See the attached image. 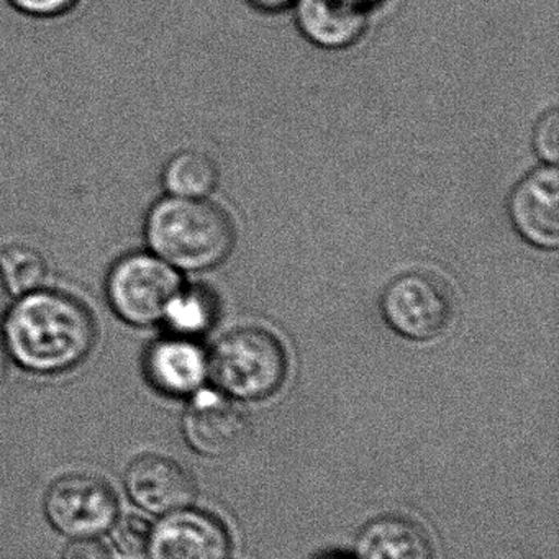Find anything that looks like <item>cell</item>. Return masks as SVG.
Masks as SVG:
<instances>
[{"mask_svg":"<svg viewBox=\"0 0 559 559\" xmlns=\"http://www.w3.org/2000/svg\"><path fill=\"white\" fill-rule=\"evenodd\" d=\"M0 325L11 358L38 374L76 368L96 345V320L90 307L57 287L12 299Z\"/></svg>","mask_w":559,"mask_h":559,"instance_id":"cell-1","label":"cell"},{"mask_svg":"<svg viewBox=\"0 0 559 559\" xmlns=\"http://www.w3.org/2000/svg\"><path fill=\"white\" fill-rule=\"evenodd\" d=\"M146 250L179 273H204L225 263L235 247V227L209 199L163 194L143 218Z\"/></svg>","mask_w":559,"mask_h":559,"instance_id":"cell-2","label":"cell"},{"mask_svg":"<svg viewBox=\"0 0 559 559\" xmlns=\"http://www.w3.org/2000/svg\"><path fill=\"white\" fill-rule=\"evenodd\" d=\"M286 376V348L261 326L225 333L209 353V378L234 401H266L283 388Z\"/></svg>","mask_w":559,"mask_h":559,"instance_id":"cell-3","label":"cell"},{"mask_svg":"<svg viewBox=\"0 0 559 559\" xmlns=\"http://www.w3.org/2000/svg\"><path fill=\"white\" fill-rule=\"evenodd\" d=\"M185 277L152 251L132 250L120 254L104 280V294L110 310L132 326L162 323L169 299Z\"/></svg>","mask_w":559,"mask_h":559,"instance_id":"cell-4","label":"cell"},{"mask_svg":"<svg viewBox=\"0 0 559 559\" xmlns=\"http://www.w3.org/2000/svg\"><path fill=\"white\" fill-rule=\"evenodd\" d=\"M45 515L55 530L71 538H96L119 519L116 490L90 474H70L51 484Z\"/></svg>","mask_w":559,"mask_h":559,"instance_id":"cell-5","label":"cell"},{"mask_svg":"<svg viewBox=\"0 0 559 559\" xmlns=\"http://www.w3.org/2000/svg\"><path fill=\"white\" fill-rule=\"evenodd\" d=\"M381 313L392 332L411 342H430L447 330L451 300L427 274L395 277L381 297Z\"/></svg>","mask_w":559,"mask_h":559,"instance_id":"cell-6","label":"cell"},{"mask_svg":"<svg viewBox=\"0 0 559 559\" xmlns=\"http://www.w3.org/2000/svg\"><path fill=\"white\" fill-rule=\"evenodd\" d=\"M182 437L195 453L225 457L240 450L250 433L247 415L221 391L192 394L181 421Z\"/></svg>","mask_w":559,"mask_h":559,"instance_id":"cell-7","label":"cell"},{"mask_svg":"<svg viewBox=\"0 0 559 559\" xmlns=\"http://www.w3.org/2000/svg\"><path fill=\"white\" fill-rule=\"evenodd\" d=\"M509 217L516 234L538 250L559 247V175L543 166L526 175L509 199Z\"/></svg>","mask_w":559,"mask_h":559,"instance_id":"cell-8","label":"cell"},{"mask_svg":"<svg viewBox=\"0 0 559 559\" xmlns=\"http://www.w3.org/2000/svg\"><path fill=\"white\" fill-rule=\"evenodd\" d=\"M231 539L217 516L189 509L169 513L153 528L150 559H228Z\"/></svg>","mask_w":559,"mask_h":559,"instance_id":"cell-9","label":"cell"},{"mask_svg":"<svg viewBox=\"0 0 559 559\" xmlns=\"http://www.w3.org/2000/svg\"><path fill=\"white\" fill-rule=\"evenodd\" d=\"M126 489L135 506L158 516L189 509L198 492L191 473L171 457L159 454L136 457L130 464Z\"/></svg>","mask_w":559,"mask_h":559,"instance_id":"cell-10","label":"cell"},{"mask_svg":"<svg viewBox=\"0 0 559 559\" xmlns=\"http://www.w3.org/2000/svg\"><path fill=\"white\" fill-rule=\"evenodd\" d=\"M145 372L156 391L171 397H188L204 385L209 376V353L198 340L166 333L150 345Z\"/></svg>","mask_w":559,"mask_h":559,"instance_id":"cell-11","label":"cell"},{"mask_svg":"<svg viewBox=\"0 0 559 559\" xmlns=\"http://www.w3.org/2000/svg\"><path fill=\"white\" fill-rule=\"evenodd\" d=\"M300 34L317 47L343 50L365 34L368 11L348 0H296Z\"/></svg>","mask_w":559,"mask_h":559,"instance_id":"cell-12","label":"cell"},{"mask_svg":"<svg viewBox=\"0 0 559 559\" xmlns=\"http://www.w3.org/2000/svg\"><path fill=\"white\" fill-rule=\"evenodd\" d=\"M353 559H435L427 533L405 516H378L359 530Z\"/></svg>","mask_w":559,"mask_h":559,"instance_id":"cell-13","label":"cell"},{"mask_svg":"<svg viewBox=\"0 0 559 559\" xmlns=\"http://www.w3.org/2000/svg\"><path fill=\"white\" fill-rule=\"evenodd\" d=\"M217 313V297L207 286L182 283L169 299L162 323L171 335L198 340L214 326Z\"/></svg>","mask_w":559,"mask_h":559,"instance_id":"cell-14","label":"cell"},{"mask_svg":"<svg viewBox=\"0 0 559 559\" xmlns=\"http://www.w3.org/2000/svg\"><path fill=\"white\" fill-rule=\"evenodd\" d=\"M218 185V168L211 156L199 150L175 153L163 166L165 195L179 199H209Z\"/></svg>","mask_w":559,"mask_h":559,"instance_id":"cell-15","label":"cell"},{"mask_svg":"<svg viewBox=\"0 0 559 559\" xmlns=\"http://www.w3.org/2000/svg\"><path fill=\"white\" fill-rule=\"evenodd\" d=\"M48 273L47 258L32 245L11 243L0 251V277L12 299L47 286Z\"/></svg>","mask_w":559,"mask_h":559,"instance_id":"cell-16","label":"cell"},{"mask_svg":"<svg viewBox=\"0 0 559 559\" xmlns=\"http://www.w3.org/2000/svg\"><path fill=\"white\" fill-rule=\"evenodd\" d=\"M109 532L114 546L120 555L127 558H140L148 552L153 526L143 516L130 513L122 519H117Z\"/></svg>","mask_w":559,"mask_h":559,"instance_id":"cell-17","label":"cell"},{"mask_svg":"<svg viewBox=\"0 0 559 559\" xmlns=\"http://www.w3.org/2000/svg\"><path fill=\"white\" fill-rule=\"evenodd\" d=\"M533 148L546 166L558 165L559 158V114L552 109L536 122L533 130Z\"/></svg>","mask_w":559,"mask_h":559,"instance_id":"cell-18","label":"cell"},{"mask_svg":"<svg viewBox=\"0 0 559 559\" xmlns=\"http://www.w3.org/2000/svg\"><path fill=\"white\" fill-rule=\"evenodd\" d=\"M14 11L37 21H53L71 14L81 0H8Z\"/></svg>","mask_w":559,"mask_h":559,"instance_id":"cell-19","label":"cell"},{"mask_svg":"<svg viewBox=\"0 0 559 559\" xmlns=\"http://www.w3.org/2000/svg\"><path fill=\"white\" fill-rule=\"evenodd\" d=\"M61 559H114L110 549L96 538H74Z\"/></svg>","mask_w":559,"mask_h":559,"instance_id":"cell-20","label":"cell"},{"mask_svg":"<svg viewBox=\"0 0 559 559\" xmlns=\"http://www.w3.org/2000/svg\"><path fill=\"white\" fill-rule=\"evenodd\" d=\"M11 355H9L8 345H5L4 336L0 333V388L8 381L9 368H11Z\"/></svg>","mask_w":559,"mask_h":559,"instance_id":"cell-21","label":"cell"},{"mask_svg":"<svg viewBox=\"0 0 559 559\" xmlns=\"http://www.w3.org/2000/svg\"><path fill=\"white\" fill-rule=\"evenodd\" d=\"M254 8L261 9V11L276 12L281 9H286L287 5L294 4L296 0H250Z\"/></svg>","mask_w":559,"mask_h":559,"instance_id":"cell-22","label":"cell"},{"mask_svg":"<svg viewBox=\"0 0 559 559\" xmlns=\"http://www.w3.org/2000/svg\"><path fill=\"white\" fill-rule=\"evenodd\" d=\"M12 296L9 294L8 287H5L4 281L0 277V323L4 320L5 312L11 307Z\"/></svg>","mask_w":559,"mask_h":559,"instance_id":"cell-23","label":"cell"},{"mask_svg":"<svg viewBox=\"0 0 559 559\" xmlns=\"http://www.w3.org/2000/svg\"><path fill=\"white\" fill-rule=\"evenodd\" d=\"M348 2L358 5V8L365 9V11H369V8L374 4L376 0H348Z\"/></svg>","mask_w":559,"mask_h":559,"instance_id":"cell-24","label":"cell"},{"mask_svg":"<svg viewBox=\"0 0 559 559\" xmlns=\"http://www.w3.org/2000/svg\"><path fill=\"white\" fill-rule=\"evenodd\" d=\"M320 559H353V558H348V556H343V555H326Z\"/></svg>","mask_w":559,"mask_h":559,"instance_id":"cell-25","label":"cell"}]
</instances>
